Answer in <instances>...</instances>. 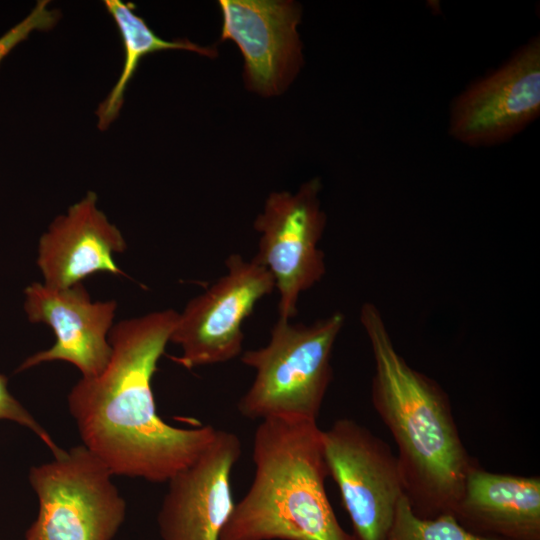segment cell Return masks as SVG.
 Segmentation results:
<instances>
[{
	"instance_id": "obj_15",
	"label": "cell",
	"mask_w": 540,
	"mask_h": 540,
	"mask_svg": "<svg viewBox=\"0 0 540 540\" xmlns=\"http://www.w3.org/2000/svg\"><path fill=\"white\" fill-rule=\"evenodd\" d=\"M104 5L120 33L124 61L116 83L96 111L98 128L101 130H106L118 117L124 104L127 86L141 59L146 55L163 50H186L210 58L217 55V49L213 46H200L185 38L175 40L161 38L135 13L132 3L106 0Z\"/></svg>"
},
{
	"instance_id": "obj_13",
	"label": "cell",
	"mask_w": 540,
	"mask_h": 540,
	"mask_svg": "<svg viewBox=\"0 0 540 540\" xmlns=\"http://www.w3.org/2000/svg\"><path fill=\"white\" fill-rule=\"evenodd\" d=\"M97 201L88 191L41 235L36 263L45 285L68 288L97 272L125 276L114 255L125 251L126 240Z\"/></svg>"
},
{
	"instance_id": "obj_16",
	"label": "cell",
	"mask_w": 540,
	"mask_h": 540,
	"mask_svg": "<svg viewBox=\"0 0 540 540\" xmlns=\"http://www.w3.org/2000/svg\"><path fill=\"white\" fill-rule=\"evenodd\" d=\"M386 540H502L479 535L464 528L452 514L421 518L411 509L404 496Z\"/></svg>"
},
{
	"instance_id": "obj_5",
	"label": "cell",
	"mask_w": 540,
	"mask_h": 540,
	"mask_svg": "<svg viewBox=\"0 0 540 540\" xmlns=\"http://www.w3.org/2000/svg\"><path fill=\"white\" fill-rule=\"evenodd\" d=\"M112 476L84 445L33 466L29 482L39 510L24 540H113L126 502Z\"/></svg>"
},
{
	"instance_id": "obj_6",
	"label": "cell",
	"mask_w": 540,
	"mask_h": 540,
	"mask_svg": "<svg viewBox=\"0 0 540 540\" xmlns=\"http://www.w3.org/2000/svg\"><path fill=\"white\" fill-rule=\"evenodd\" d=\"M328 475L340 492L356 540H386L406 496L396 455L380 437L353 419L322 430Z\"/></svg>"
},
{
	"instance_id": "obj_7",
	"label": "cell",
	"mask_w": 540,
	"mask_h": 540,
	"mask_svg": "<svg viewBox=\"0 0 540 540\" xmlns=\"http://www.w3.org/2000/svg\"><path fill=\"white\" fill-rule=\"evenodd\" d=\"M320 191L321 181L314 178L294 194L272 192L254 221L259 233L255 258L273 277L279 293L278 319L296 316L300 295L326 272L325 255L319 248L326 225Z\"/></svg>"
},
{
	"instance_id": "obj_17",
	"label": "cell",
	"mask_w": 540,
	"mask_h": 540,
	"mask_svg": "<svg viewBox=\"0 0 540 540\" xmlns=\"http://www.w3.org/2000/svg\"><path fill=\"white\" fill-rule=\"evenodd\" d=\"M49 3L47 0L38 1L24 19L0 36V63L31 33L52 29L57 24L60 13L49 8Z\"/></svg>"
},
{
	"instance_id": "obj_8",
	"label": "cell",
	"mask_w": 540,
	"mask_h": 540,
	"mask_svg": "<svg viewBox=\"0 0 540 540\" xmlns=\"http://www.w3.org/2000/svg\"><path fill=\"white\" fill-rule=\"evenodd\" d=\"M226 273L184 307L170 336L187 369L230 361L241 354L242 326L256 304L275 289L273 277L254 257L238 253L225 261Z\"/></svg>"
},
{
	"instance_id": "obj_18",
	"label": "cell",
	"mask_w": 540,
	"mask_h": 540,
	"mask_svg": "<svg viewBox=\"0 0 540 540\" xmlns=\"http://www.w3.org/2000/svg\"><path fill=\"white\" fill-rule=\"evenodd\" d=\"M0 420L14 421L30 429L46 444L54 457L64 452L31 413L9 392L8 379L3 374H0Z\"/></svg>"
},
{
	"instance_id": "obj_1",
	"label": "cell",
	"mask_w": 540,
	"mask_h": 540,
	"mask_svg": "<svg viewBox=\"0 0 540 540\" xmlns=\"http://www.w3.org/2000/svg\"><path fill=\"white\" fill-rule=\"evenodd\" d=\"M178 312L153 311L113 325L110 360L95 377H82L68 409L83 445L112 473L168 482L211 444V425L181 428L157 413L152 378L170 342Z\"/></svg>"
},
{
	"instance_id": "obj_11",
	"label": "cell",
	"mask_w": 540,
	"mask_h": 540,
	"mask_svg": "<svg viewBox=\"0 0 540 540\" xmlns=\"http://www.w3.org/2000/svg\"><path fill=\"white\" fill-rule=\"evenodd\" d=\"M24 297L28 320L48 325L56 340L49 349L26 358L17 372L52 361L72 364L84 378L104 370L112 353L109 333L117 311L115 300L92 301L82 283L53 288L33 282L25 288Z\"/></svg>"
},
{
	"instance_id": "obj_2",
	"label": "cell",
	"mask_w": 540,
	"mask_h": 540,
	"mask_svg": "<svg viewBox=\"0 0 540 540\" xmlns=\"http://www.w3.org/2000/svg\"><path fill=\"white\" fill-rule=\"evenodd\" d=\"M360 322L374 360L372 404L397 446L410 507L421 518L452 514L478 462L462 442L449 397L400 355L374 304L362 305Z\"/></svg>"
},
{
	"instance_id": "obj_14",
	"label": "cell",
	"mask_w": 540,
	"mask_h": 540,
	"mask_svg": "<svg viewBox=\"0 0 540 540\" xmlns=\"http://www.w3.org/2000/svg\"><path fill=\"white\" fill-rule=\"evenodd\" d=\"M452 515L469 531L502 540H540V478L468 473Z\"/></svg>"
},
{
	"instance_id": "obj_12",
	"label": "cell",
	"mask_w": 540,
	"mask_h": 540,
	"mask_svg": "<svg viewBox=\"0 0 540 540\" xmlns=\"http://www.w3.org/2000/svg\"><path fill=\"white\" fill-rule=\"evenodd\" d=\"M242 453L239 437L217 429L206 450L173 476L161 503V540H220L235 502L231 476Z\"/></svg>"
},
{
	"instance_id": "obj_3",
	"label": "cell",
	"mask_w": 540,
	"mask_h": 540,
	"mask_svg": "<svg viewBox=\"0 0 540 540\" xmlns=\"http://www.w3.org/2000/svg\"><path fill=\"white\" fill-rule=\"evenodd\" d=\"M252 460L253 480L220 540H356L340 525L325 490L329 475L317 421H261Z\"/></svg>"
},
{
	"instance_id": "obj_9",
	"label": "cell",
	"mask_w": 540,
	"mask_h": 540,
	"mask_svg": "<svg viewBox=\"0 0 540 540\" xmlns=\"http://www.w3.org/2000/svg\"><path fill=\"white\" fill-rule=\"evenodd\" d=\"M540 114V41L531 39L453 102L449 133L472 147L503 143Z\"/></svg>"
},
{
	"instance_id": "obj_10",
	"label": "cell",
	"mask_w": 540,
	"mask_h": 540,
	"mask_svg": "<svg viewBox=\"0 0 540 540\" xmlns=\"http://www.w3.org/2000/svg\"><path fill=\"white\" fill-rule=\"evenodd\" d=\"M221 40H231L244 58L246 87L262 96L282 93L302 62L297 25L301 7L289 0H220Z\"/></svg>"
},
{
	"instance_id": "obj_4",
	"label": "cell",
	"mask_w": 540,
	"mask_h": 540,
	"mask_svg": "<svg viewBox=\"0 0 540 540\" xmlns=\"http://www.w3.org/2000/svg\"><path fill=\"white\" fill-rule=\"evenodd\" d=\"M344 322L339 311L311 324L278 319L265 346L241 355L242 363L255 370L237 403L241 416L317 421L333 377V346Z\"/></svg>"
}]
</instances>
